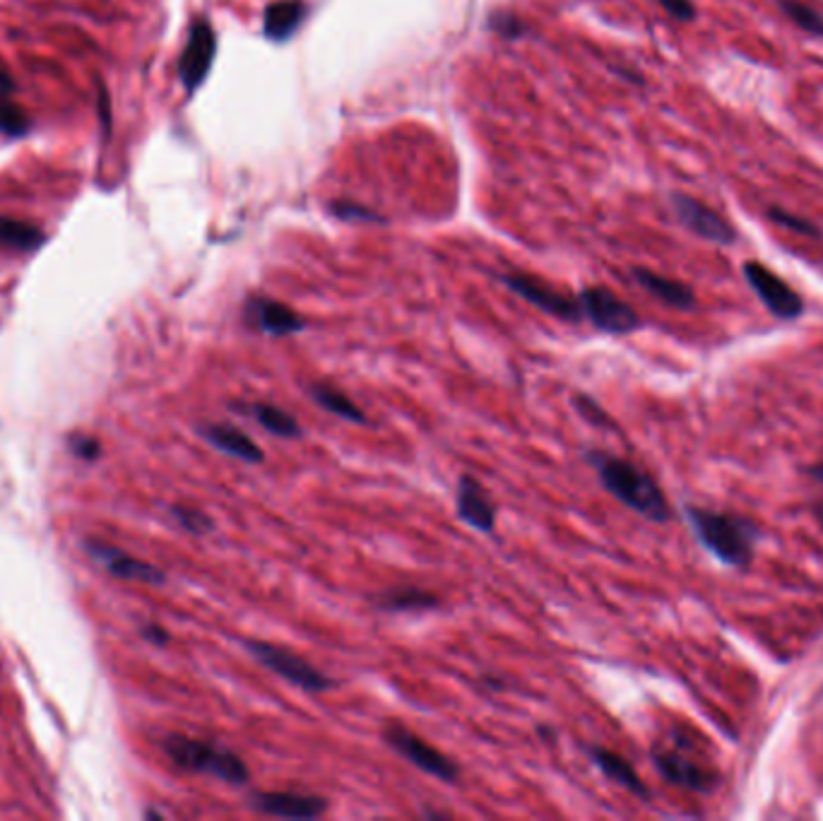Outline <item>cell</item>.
Masks as SVG:
<instances>
[{"instance_id": "6da1fadb", "label": "cell", "mask_w": 823, "mask_h": 821, "mask_svg": "<svg viewBox=\"0 0 823 821\" xmlns=\"http://www.w3.org/2000/svg\"><path fill=\"white\" fill-rule=\"evenodd\" d=\"M588 458L595 465L597 475H600L602 487L609 494L617 496L621 504L629 506L631 511L641 513L648 521H669V504L665 494H662V489L657 487V482L648 472L636 468L629 460L607 456V453L600 451H592Z\"/></svg>"}, {"instance_id": "7a4b0ae2", "label": "cell", "mask_w": 823, "mask_h": 821, "mask_svg": "<svg viewBox=\"0 0 823 821\" xmlns=\"http://www.w3.org/2000/svg\"><path fill=\"white\" fill-rule=\"evenodd\" d=\"M691 528L701 545L713 557H718L727 566H746L751 561L759 528L751 521H744L730 513H715L706 509H686Z\"/></svg>"}, {"instance_id": "3957f363", "label": "cell", "mask_w": 823, "mask_h": 821, "mask_svg": "<svg viewBox=\"0 0 823 821\" xmlns=\"http://www.w3.org/2000/svg\"><path fill=\"white\" fill-rule=\"evenodd\" d=\"M164 752L179 769L207 773V776H215L229 785H244L251 776L241 756L217 747V744L193 740L186 735H169L164 740Z\"/></svg>"}, {"instance_id": "277c9868", "label": "cell", "mask_w": 823, "mask_h": 821, "mask_svg": "<svg viewBox=\"0 0 823 821\" xmlns=\"http://www.w3.org/2000/svg\"><path fill=\"white\" fill-rule=\"evenodd\" d=\"M246 651L258 660L265 670L275 672L277 677H282L284 682L294 684V687L304 689V691H328L333 689V679L325 677L318 667H313L311 663H306L301 655H296L287 648L275 646V643L268 641H246Z\"/></svg>"}, {"instance_id": "5b68a950", "label": "cell", "mask_w": 823, "mask_h": 821, "mask_svg": "<svg viewBox=\"0 0 823 821\" xmlns=\"http://www.w3.org/2000/svg\"><path fill=\"white\" fill-rule=\"evenodd\" d=\"M580 311L597 330L609 335H629L641 328V318L626 301L605 287H590L580 294Z\"/></svg>"}, {"instance_id": "8992f818", "label": "cell", "mask_w": 823, "mask_h": 821, "mask_svg": "<svg viewBox=\"0 0 823 821\" xmlns=\"http://www.w3.org/2000/svg\"><path fill=\"white\" fill-rule=\"evenodd\" d=\"M383 737H386L388 747L395 749L402 759L410 761L414 769L429 773V776H434L443 783H455L460 778V769L453 759H448L446 754H441L431 744L419 740L417 735H412L402 725H388Z\"/></svg>"}, {"instance_id": "52a82bcc", "label": "cell", "mask_w": 823, "mask_h": 821, "mask_svg": "<svg viewBox=\"0 0 823 821\" xmlns=\"http://www.w3.org/2000/svg\"><path fill=\"white\" fill-rule=\"evenodd\" d=\"M742 273L744 280L749 282V287L756 292V297L763 301V306H766L775 318H780V321H795V318L802 316V297H799L787 282L780 280L773 270H768L766 265L756 261H746Z\"/></svg>"}, {"instance_id": "ba28073f", "label": "cell", "mask_w": 823, "mask_h": 821, "mask_svg": "<svg viewBox=\"0 0 823 821\" xmlns=\"http://www.w3.org/2000/svg\"><path fill=\"white\" fill-rule=\"evenodd\" d=\"M672 208L677 220L682 222L689 232L710 241V244L732 246L734 241H737V232H734L732 224L722 215H718L713 208H708L706 203H701V200L684 196V193H674Z\"/></svg>"}, {"instance_id": "9c48e42d", "label": "cell", "mask_w": 823, "mask_h": 821, "mask_svg": "<svg viewBox=\"0 0 823 821\" xmlns=\"http://www.w3.org/2000/svg\"><path fill=\"white\" fill-rule=\"evenodd\" d=\"M215 51L217 39L210 22L195 20L191 34H188L186 49H183L179 61V78L188 92H193L195 87L203 85V80L212 68V61H215Z\"/></svg>"}, {"instance_id": "30bf717a", "label": "cell", "mask_w": 823, "mask_h": 821, "mask_svg": "<svg viewBox=\"0 0 823 821\" xmlns=\"http://www.w3.org/2000/svg\"><path fill=\"white\" fill-rule=\"evenodd\" d=\"M506 285L513 289L518 297H523L525 301H530L532 306L542 309L549 316L561 318V321H580L583 318V311H580V304L576 299L566 297V294L556 292V289L547 287L544 282L535 280V277L528 275H506Z\"/></svg>"}, {"instance_id": "8fae6325", "label": "cell", "mask_w": 823, "mask_h": 821, "mask_svg": "<svg viewBox=\"0 0 823 821\" xmlns=\"http://www.w3.org/2000/svg\"><path fill=\"white\" fill-rule=\"evenodd\" d=\"M244 318L251 328L260 330V333L272 335V338H284V335H294L304 330V318L287 304L265 297H251L246 301Z\"/></svg>"}, {"instance_id": "7c38bea8", "label": "cell", "mask_w": 823, "mask_h": 821, "mask_svg": "<svg viewBox=\"0 0 823 821\" xmlns=\"http://www.w3.org/2000/svg\"><path fill=\"white\" fill-rule=\"evenodd\" d=\"M251 807L270 817L282 819H316L328 812V800L321 795H304L284 790V793H253Z\"/></svg>"}, {"instance_id": "4fadbf2b", "label": "cell", "mask_w": 823, "mask_h": 821, "mask_svg": "<svg viewBox=\"0 0 823 821\" xmlns=\"http://www.w3.org/2000/svg\"><path fill=\"white\" fill-rule=\"evenodd\" d=\"M458 516L479 533H494L496 509L491 504L487 489L475 477L465 475L458 484Z\"/></svg>"}, {"instance_id": "5bb4252c", "label": "cell", "mask_w": 823, "mask_h": 821, "mask_svg": "<svg viewBox=\"0 0 823 821\" xmlns=\"http://www.w3.org/2000/svg\"><path fill=\"white\" fill-rule=\"evenodd\" d=\"M655 769L665 781L682 785V788L694 790V793H710L715 788V776L694 761L684 759V756L674 752H653Z\"/></svg>"}, {"instance_id": "9a60e30c", "label": "cell", "mask_w": 823, "mask_h": 821, "mask_svg": "<svg viewBox=\"0 0 823 821\" xmlns=\"http://www.w3.org/2000/svg\"><path fill=\"white\" fill-rule=\"evenodd\" d=\"M87 549H90L94 557L102 559L106 564V569H109L116 578H126V581H142V583H164V574L157 569V566L147 564V561L128 557V554H123L121 549L99 545V542H87Z\"/></svg>"}, {"instance_id": "2e32d148", "label": "cell", "mask_w": 823, "mask_h": 821, "mask_svg": "<svg viewBox=\"0 0 823 821\" xmlns=\"http://www.w3.org/2000/svg\"><path fill=\"white\" fill-rule=\"evenodd\" d=\"M200 436L219 448L222 453H229V456L244 460V463H263V448H260L251 436H246L244 431L232 427V424H205L200 427Z\"/></svg>"}, {"instance_id": "e0dca14e", "label": "cell", "mask_w": 823, "mask_h": 821, "mask_svg": "<svg viewBox=\"0 0 823 821\" xmlns=\"http://www.w3.org/2000/svg\"><path fill=\"white\" fill-rule=\"evenodd\" d=\"M590 756H592V761L597 764V769L605 773L609 781L619 783L621 788H626L629 793L643 797V800H648V797H650L648 785L641 781V776H638L636 769H633V766L624 759V756L609 752V749H602V747L590 749Z\"/></svg>"}, {"instance_id": "ac0fdd59", "label": "cell", "mask_w": 823, "mask_h": 821, "mask_svg": "<svg viewBox=\"0 0 823 821\" xmlns=\"http://www.w3.org/2000/svg\"><path fill=\"white\" fill-rule=\"evenodd\" d=\"M633 277H636L638 285H641L643 289H648V292L653 294L655 299H660L662 304L674 306V309H684V311L694 306V301H696L694 292H691L686 285H682V282L669 280V277L650 273V270H643V268L633 270Z\"/></svg>"}, {"instance_id": "d6986e66", "label": "cell", "mask_w": 823, "mask_h": 821, "mask_svg": "<svg viewBox=\"0 0 823 821\" xmlns=\"http://www.w3.org/2000/svg\"><path fill=\"white\" fill-rule=\"evenodd\" d=\"M306 17V5L304 0H280V3H272L265 10V34L272 41H284L299 29L301 20Z\"/></svg>"}, {"instance_id": "ffe728a7", "label": "cell", "mask_w": 823, "mask_h": 821, "mask_svg": "<svg viewBox=\"0 0 823 821\" xmlns=\"http://www.w3.org/2000/svg\"><path fill=\"white\" fill-rule=\"evenodd\" d=\"M309 393L325 412H330V415L342 417L354 424H366L364 410H361L357 403H352V398H347L340 388L330 386V383H313V386L309 388Z\"/></svg>"}, {"instance_id": "44dd1931", "label": "cell", "mask_w": 823, "mask_h": 821, "mask_svg": "<svg viewBox=\"0 0 823 821\" xmlns=\"http://www.w3.org/2000/svg\"><path fill=\"white\" fill-rule=\"evenodd\" d=\"M373 605L386 612H424L438 607V598L422 588H400L386 590L383 595L373 598Z\"/></svg>"}, {"instance_id": "7402d4cb", "label": "cell", "mask_w": 823, "mask_h": 821, "mask_svg": "<svg viewBox=\"0 0 823 821\" xmlns=\"http://www.w3.org/2000/svg\"><path fill=\"white\" fill-rule=\"evenodd\" d=\"M44 232L34 224L22 220L0 217V246L15 248V251H37L44 244Z\"/></svg>"}, {"instance_id": "603a6c76", "label": "cell", "mask_w": 823, "mask_h": 821, "mask_svg": "<svg viewBox=\"0 0 823 821\" xmlns=\"http://www.w3.org/2000/svg\"><path fill=\"white\" fill-rule=\"evenodd\" d=\"M248 412H251L253 419H256L265 431L282 436V439H296V436L301 434V424L296 422L289 412H284L282 407L270 403H256L248 407Z\"/></svg>"}, {"instance_id": "cb8c5ba5", "label": "cell", "mask_w": 823, "mask_h": 821, "mask_svg": "<svg viewBox=\"0 0 823 821\" xmlns=\"http://www.w3.org/2000/svg\"><path fill=\"white\" fill-rule=\"evenodd\" d=\"M778 8L802 32L811 34V37H823V17L809 3H804V0H778Z\"/></svg>"}, {"instance_id": "d4e9b609", "label": "cell", "mask_w": 823, "mask_h": 821, "mask_svg": "<svg viewBox=\"0 0 823 821\" xmlns=\"http://www.w3.org/2000/svg\"><path fill=\"white\" fill-rule=\"evenodd\" d=\"M29 131V118L25 111H22L20 104H15L13 99L5 97L0 99V133L10 135V138H20Z\"/></svg>"}, {"instance_id": "484cf974", "label": "cell", "mask_w": 823, "mask_h": 821, "mask_svg": "<svg viewBox=\"0 0 823 821\" xmlns=\"http://www.w3.org/2000/svg\"><path fill=\"white\" fill-rule=\"evenodd\" d=\"M171 516L176 518V523H179L183 530H188V533L193 535H207L215 528L212 518H207L203 511L188 509V506H174V509H171Z\"/></svg>"}, {"instance_id": "4316f807", "label": "cell", "mask_w": 823, "mask_h": 821, "mask_svg": "<svg viewBox=\"0 0 823 821\" xmlns=\"http://www.w3.org/2000/svg\"><path fill=\"white\" fill-rule=\"evenodd\" d=\"M768 220L778 224V227L783 229H790V232L795 234H802V236H819V227L816 224H811L809 220H804V217L799 215H792V212H787L783 208H768Z\"/></svg>"}, {"instance_id": "83f0119b", "label": "cell", "mask_w": 823, "mask_h": 821, "mask_svg": "<svg viewBox=\"0 0 823 821\" xmlns=\"http://www.w3.org/2000/svg\"><path fill=\"white\" fill-rule=\"evenodd\" d=\"M667 15H672L679 22H694L696 20V5L694 0H657Z\"/></svg>"}, {"instance_id": "f1b7e54d", "label": "cell", "mask_w": 823, "mask_h": 821, "mask_svg": "<svg viewBox=\"0 0 823 821\" xmlns=\"http://www.w3.org/2000/svg\"><path fill=\"white\" fill-rule=\"evenodd\" d=\"M70 448H73L75 456L85 458V460H94L99 458V444L90 436H75L73 441H70Z\"/></svg>"}, {"instance_id": "f546056e", "label": "cell", "mask_w": 823, "mask_h": 821, "mask_svg": "<svg viewBox=\"0 0 823 821\" xmlns=\"http://www.w3.org/2000/svg\"><path fill=\"white\" fill-rule=\"evenodd\" d=\"M491 25H494V29H499L503 37H508V39H515L523 34V25H520L513 15H496L494 20H491Z\"/></svg>"}, {"instance_id": "4dcf8cb0", "label": "cell", "mask_w": 823, "mask_h": 821, "mask_svg": "<svg viewBox=\"0 0 823 821\" xmlns=\"http://www.w3.org/2000/svg\"><path fill=\"white\" fill-rule=\"evenodd\" d=\"M142 636H145L147 641H152L155 646H164V643L169 641V634L162 629V626L157 624H145L142 626Z\"/></svg>"}, {"instance_id": "1f68e13d", "label": "cell", "mask_w": 823, "mask_h": 821, "mask_svg": "<svg viewBox=\"0 0 823 821\" xmlns=\"http://www.w3.org/2000/svg\"><path fill=\"white\" fill-rule=\"evenodd\" d=\"M335 212L340 217H349V220H373L371 212H361L359 208H354V205H335Z\"/></svg>"}, {"instance_id": "d6a6232c", "label": "cell", "mask_w": 823, "mask_h": 821, "mask_svg": "<svg viewBox=\"0 0 823 821\" xmlns=\"http://www.w3.org/2000/svg\"><path fill=\"white\" fill-rule=\"evenodd\" d=\"M15 92V82L10 80V75L5 73L3 68H0V99H5V97H10V94Z\"/></svg>"}, {"instance_id": "836d02e7", "label": "cell", "mask_w": 823, "mask_h": 821, "mask_svg": "<svg viewBox=\"0 0 823 821\" xmlns=\"http://www.w3.org/2000/svg\"><path fill=\"white\" fill-rule=\"evenodd\" d=\"M809 472L816 477V480L823 482V463H821V465H814V468H811Z\"/></svg>"}]
</instances>
